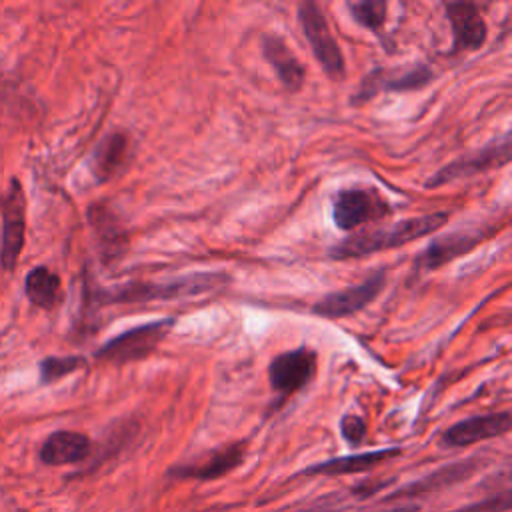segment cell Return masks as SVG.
I'll use <instances>...</instances> for the list:
<instances>
[{"label":"cell","instance_id":"obj_10","mask_svg":"<svg viewBox=\"0 0 512 512\" xmlns=\"http://www.w3.org/2000/svg\"><path fill=\"white\" fill-rule=\"evenodd\" d=\"M482 466L480 458H466V460H458L452 464H446L394 492H390L384 500L386 502H396V500H410V498H418V496H426L430 492H438L444 488H450L454 484L464 482L466 478H470L474 472H478V468Z\"/></svg>","mask_w":512,"mask_h":512},{"label":"cell","instance_id":"obj_9","mask_svg":"<svg viewBox=\"0 0 512 512\" xmlns=\"http://www.w3.org/2000/svg\"><path fill=\"white\" fill-rule=\"evenodd\" d=\"M508 160H510V138H508V134H504L502 140L490 142L482 150L446 164L444 168H440L426 182V186L428 188H436V186L448 184V182L458 180V178H468V176H474V174H480V172L504 166Z\"/></svg>","mask_w":512,"mask_h":512},{"label":"cell","instance_id":"obj_4","mask_svg":"<svg viewBox=\"0 0 512 512\" xmlns=\"http://www.w3.org/2000/svg\"><path fill=\"white\" fill-rule=\"evenodd\" d=\"M298 20H300V26H302V32H304L308 44L312 46L316 60L322 64L324 72L330 78L340 80L344 76V56H342V50H340L336 38L332 36V30H330L320 6L316 2H302L298 6Z\"/></svg>","mask_w":512,"mask_h":512},{"label":"cell","instance_id":"obj_6","mask_svg":"<svg viewBox=\"0 0 512 512\" xmlns=\"http://www.w3.org/2000/svg\"><path fill=\"white\" fill-rule=\"evenodd\" d=\"M2 208V242H0V264L4 272H14L26 232V196L16 178L10 180L8 190L0 198Z\"/></svg>","mask_w":512,"mask_h":512},{"label":"cell","instance_id":"obj_17","mask_svg":"<svg viewBox=\"0 0 512 512\" xmlns=\"http://www.w3.org/2000/svg\"><path fill=\"white\" fill-rule=\"evenodd\" d=\"M262 54L268 60V64L274 68L276 76L284 84L286 90H300L304 84V66L296 58V54L290 50V46L274 34H266L262 38Z\"/></svg>","mask_w":512,"mask_h":512},{"label":"cell","instance_id":"obj_3","mask_svg":"<svg viewBox=\"0 0 512 512\" xmlns=\"http://www.w3.org/2000/svg\"><path fill=\"white\" fill-rule=\"evenodd\" d=\"M172 326H174V318H162V320L134 326L114 336L112 340H108L104 346H100L96 350V358L110 364H126V362L142 360L156 350V346L166 338Z\"/></svg>","mask_w":512,"mask_h":512},{"label":"cell","instance_id":"obj_25","mask_svg":"<svg viewBox=\"0 0 512 512\" xmlns=\"http://www.w3.org/2000/svg\"><path fill=\"white\" fill-rule=\"evenodd\" d=\"M340 434L342 438L352 444V446H358L364 436H366V422L362 416L358 414H346L342 420H340Z\"/></svg>","mask_w":512,"mask_h":512},{"label":"cell","instance_id":"obj_7","mask_svg":"<svg viewBox=\"0 0 512 512\" xmlns=\"http://www.w3.org/2000/svg\"><path fill=\"white\" fill-rule=\"evenodd\" d=\"M384 284H386V270H376L372 276H368L360 284L326 294L312 306V312L330 320L352 316L364 310L370 302H374L378 294L384 290Z\"/></svg>","mask_w":512,"mask_h":512},{"label":"cell","instance_id":"obj_19","mask_svg":"<svg viewBox=\"0 0 512 512\" xmlns=\"http://www.w3.org/2000/svg\"><path fill=\"white\" fill-rule=\"evenodd\" d=\"M24 290H26L28 300L34 306L44 308V310H52L62 298L60 276L54 274L52 270H48L46 266H36L28 272Z\"/></svg>","mask_w":512,"mask_h":512},{"label":"cell","instance_id":"obj_23","mask_svg":"<svg viewBox=\"0 0 512 512\" xmlns=\"http://www.w3.org/2000/svg\"><path fill=\"white\" fill-rule=\"evenodd\" d=\"M432 80V70L418 64L402 74L390 76V78H382L380 86L390 90V92H408V90H418L422 86H426Z\"/></svg>","mask_w":512,"mask_h":512},{"label":"cell","instance_id":"obj_20","mask_svg":"<svg viewBox=\"0 0 512 512\" xmlns=\"http://www.w3.org/2000/svg\"><path fill=\"white\" fill-rule=\"evenodd\" d=\"M88 216H90V222H92L94 232L98 234V240H100V244H102V250H104L106 254L116 252V246H118V244L124 246L122 234L116 230V226H112L114 220H112V216H110L106 210H102L100 206H92Z\"/></svg>","mask_w":512,"mask_h":512},{"label":"cell","instance_id":"obj_16","mask_svg":"<svg viewBox=\"0 0 512 512\" xmlns=\"http://www.w3.org/2000/svg\"><path fill=\"white\" fill-rule=\"evenodd\" d=\"M400 454H402L400 448H384V450H372V452H362V454H352V456H340V458L318 462V464L306 468L302 474H306V476H346V474L368 472V470L376 468L378 464L392 460Z\"/></svg>","mask_w":512,"mask_h":512},{"label":"cell","instance_id":"obj_26","mask_svg":"<svg viewBox=\"0 0 512 512\" xmlns=\"http://www.w3.org/2000/svg\"><path fill=\"white\" fill-rule=\"evenodd\" d=\"M384 512H420V508L414 506V504H406V506H396V508H390V510H384Z\"/></svg>","mask_w":512,"mask_h":512},{"label":"cell","instance_id":"obj_21","mask_svg":"<svg viewBox=\"0 0 512 512\" xmlns=\"http://www.w3.org/2000/svg\"><path fill=\"white\" fill-rule=\"evenodd\" d=\"M86 364L82 356H48L40 362V382L50 384L56 382L76 370H80Z\"/></svg>","mask_w":512,"mask_h":512},{"label":"cell","instance_id":"obj_11","mask_svg":"<svg viewBox=\"0 0 512 512\" xmlns=\"http://www.w3.org/2000/svg\"><path fill=\"white\" fill-rule=\"evenodd\" d=\"M512 426L510 412H492L482 416H472L452 424L442 434V444L450 448H464L482 440H490L496 436H504Z\"/></svg>","mask_w":512,"mask_h":512},{"label":"cell","instance_id":"obj_18","mask_svg":"<svg viewBox=\"0 0 512 512\" xmlns=\"http://www.w3.org/2000/svg\"><path fill=\"white\" fill-rule=\"evenodd\" d=\"M130 158V138L124 132H112L100 140L92 154V174L106 182L124 170Z\"/></svg>","mask_w":512,"mask_h":512},{"label":"cell","instance_id":"obj_24","mask_svg":"<svg viewBox=\"0 0 512 512\" xmlns=\"http://www.w3.org/2000/svg\"><path fill=\"white\" fill-rule=\"evenodd\" d=\"M508 508H510V494H508V490H504L502 494L482 498L478 502L460 506V508L450 510V512H506Z\"/></svg>","mask_w":512,"mask_h":512},{"label":"cell","instance_id":"obj_22","mask_svg":"<svg viewBox=\"0 0 512 512\" xmlns=\"http://www.w3.org/2000/svg\"><path fill=\"white\" fill-rule=\"evenodd\" d=\"M352 18L364 26L370 28L374 32H378L382 28V24L386 22V10L388 4L382 0H364V2H352L348 4Z\"/></svg>","mask_w":512,"mask_h":512},{"label":"cell","instance_id":"obj_5","mask_svg":"<svg viewBox=\"0 0 512 512\" xmlns=\"http://www.w3.org/2000/svg\"><path fill=\"white\" fill-rule=\"evenodd\" d=\"M388 214V202L374 188H342L332 200L334 224L344 232H352L354 228L376 222Z\"/></svg>","mask_w":512,"mask_h":512},{"label":"cell","instance_id":"obj_2","mask_svg":"<svg viewBox=\"0 0 512 512\" xmlns=\"http://www.w3.org/2000/svg\"><path fill=\"white\" fill-rule=\"evenodd\" d=\"M228 280L230 278L224 272H194L168 282H130V284L106 290L102 298L106 302H118V304L176 300V298L198 296V294L222 288Z\"/></svg>","mask_w":512,"mask_h":512},{"label":"cell","instance_id":"obj_13","mask_svg":"<svg viewBox=\"0 0 512 512\" xmlns=\"http://www.w3.org/2000/svg\"><path fill=\"white\" fill-rule=\"evenodd\" d=\"M248 444L242 442H232L228 446H222L220 450L210 452L204 460L188 466H180L172 470L174 476L178 478H194V480H216L220 476L230 474L234 468H238L244 458H246Z\"/></svg>","mask_w":512,"mask_h":512},{"label":"cell","instance_id":"obj_14","mask_svg":"<svg viewBox=\"0 0 512 512\" xmlns=\"http://www.w3.org/2000/svg\"><path fill=\"white\" fill-rule=\"evenodd\" d=\"M480 242H484V234L480 230L478 232L460 230V232H450L446 236H440L434 242H430L428 248L418 256L416 268L418 270H436V268L452 262L454 258L470 252Z\"/></svg>","mask_w":512,"mask_h":512},{"label":"cell","instance_id":"obj_15","mask_svg":"<svg viewBox=\"0 0 512 512\" xmlns=\"http://www.w3.org/2000/svg\"><path fill=\"white\" fill-rule=\"evenodd\" d=\"M90 450L92 444L86 434L74 430H56L44 440L40 448V460L48 466L76 464L86 460Z\"/></svg>","mask_w":512,"mask_h":512},{"label":"cell","instance_id":"obj_1","mask_svg":"<svg viewBox=\"0 0 512 512\" xmlns=\"http://www.w3.org/2000/svg\"><path fill=\"white\" fill-rule=\"evenodd\" d=\"M448 218H450L448 212H432V214L404 218L400 222H394L390 226H382L376 230L358 232L342 240L338 246H334L330 250V256L344 260V258H362L382 250H392L436 232L448 222Z\"/></svg>","mask_w":512,"mask_h":512},{"label":"cell","instance_id":"obj_12","mask_svg":"<svg viewBox=\"0 0 512 512\" xmlns=\"http://www.w3.org/2000/svg\"><path fill=\"white\" fill-rule=\"evenodd\" d=\"M446 16L452 26L456 50H478L484 46L488 28L486 22L472 2H448L444 4Z\"/></svg>","mask_w":512,"mask_h":512},{"label":"cell","instance_id":"obj_8","mask_svg":"<svg viewBox=\"0 0 512 512\" xmlns=\"http://www.w3.org/2000/svg\"><path fill=\"white\" fill-rule=\"evenodd\" d=\"M318 356L310 348H296L282 352L272 358L268 366V380L270 388L286 398L298 390H302L316 374Z\"/></svg>","mask_w":512,"mask_h":512}]
</instances>
